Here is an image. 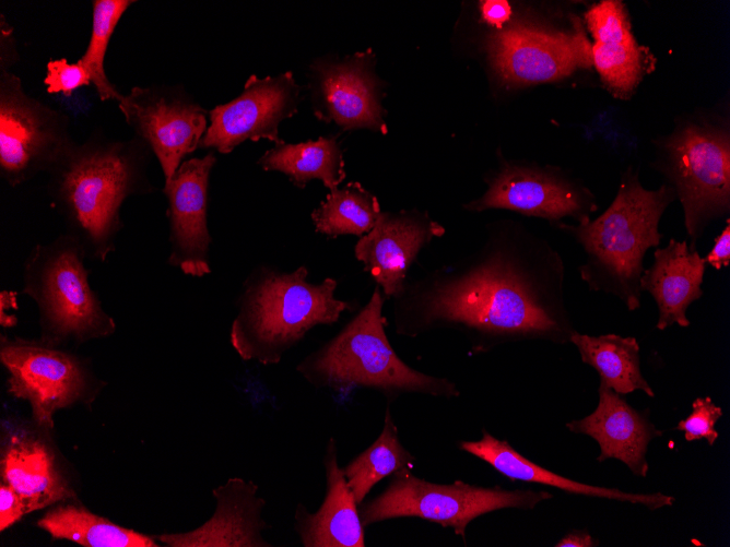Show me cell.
<instances>
[{
  "mask_svg": "<svg viewBox=\"0 0 730 547\" xmlns=\"http://www.w3.org/2000/svg\"><path fill=\"white\" fill-rule=\"evenodd\" d=\"M565 276L546 241L504 224L475 252L408 278L391 298L395 330L417 337L450 329L467 338L470 355L522 341L567 344L576 329Z\"/></svg>",
  "mask_w": 730,
  "mask_h": 547,
  "instance_id": "cell-1",
  "label": "cell"
},
{
  "mask_svg": "<svg viewBox=\"0 0 730 547\" xmlns=\"http://www.w3.org/2000/svg\"><path fill=\"white\" fill-rule=\"evenodd\" d=\"M152 155L134 134L117 140L95 129L82 143L74 141L48 170L51 205L87 259L104 262L116 250L125 200L156 190L148 176Z\"/></svg>",
  "mask_w": 730,
  "mask_h": 547,
  "instance_id": "cell-2",
  "label": "cell"
},
{
  "mask_svg": "<svg viewBox=\"0 0 730 547\" xmlns=\"http://www.w3.org/2000/svg\"><path fill=\"white\" fill-rule=\"evenodd\" d=\"M675 198L670 185L645 189L638 173L628 168L614 200L600 216L582 224L560 225L582 247L586 260L578 272L589 290L619 298L629 311L640 307L644 259L648 249L659 246L663 237L660 218Z\"/></svg>",
  "mask_w": 730,
  "mask_h": 547,
  "instance_id": "cell-3",
  "label": "cell"
},
{
  "mask_svg": "<svg viewBox=\"0 0 730 547\" xmlns=\"http://www.w3.org/2000/svg\"><path fill=\"white\" fill-rule=\"evenodd\" d=\"M307 275L302 265L289 273L258 266L247 276L229 334L242 359L276 365L313 328L332 324L351 310L349 301L334 297L335 280L314 284Z\"/></svg>",
  "mask_w": 730,
  "mask_h": 547,
  "instance_id": "cell-4",
  "label": "cell"
},
{
  "mask_svg": "<svg viewBox=\"0 0 730 547\" xmlns=\"http://www.w3.org/2000/svg\"><path fill=\"white\" fill-rule=\"evenodd\" d=\"M384 302L376 285L365 307L335 336L307 355L296 371L315 388L341 394L372 389L389 403L405 393L459 396L454 381L421 372L397 355L385 331Z\"/></svg>",
  "mask_w": 730,
  "mask_h": 547,
  "instance_id": "cell-5",
  "label": "cell"
},
{
  "mask_svg": "<svg viewBox=\"0 0 730 547\" xmlns=\"http://www.w3.org/2000/svg\"><path fill=\"white\" fill-rule=\"evenodd\" d=\"M85 259L81 243L63 233L48 243L35 245L24 261L22 293L38 307L45 344H82L116 330L90 285Z\"/></svg>",
  "mask_w": 730,
  "mask_h": 547,
  "instance_id": "cell-6",
  "label": "cell"
},
{
  "mask_svg": "<svg viewBox=\"0 0 730 547\" xmlns=\"http://www.w3.org/2000/svg\"><path fill=\"white\" fill-rule=\"evenodd\" d=\"M551 498L544 490L488 488L462 480L431 483L404 467L390 476L381 494L363 501L358 511L364 528L391 519L419 518L451 527L464 538L467 526L480 515L509 508L532 510Z\"/></svg>",
  "mask_w": 730,
  "mask_h": 547,
  "instance_id": "cell-7",
  "label": "cell"
},
{
  "mask_svg": "<svg viewBox=\"0 0 730 547\" xmlns=\"http://www.w3.org/2000/svg\"><path fill=\"white\" fill-rule=\"evenodd\" d=\"M655 166L680 199L688 247L696 250L706 226L729 213V135L711 126L686 124L661 144Z\"/></svg>",
  "mask_w": 730,
  "mask_h": 547,
  "instance_id": "cell-8",
  "label": "cell"
},
{
  "mask_svg": "<svg viewBox=\"0 0 730 547\" xmlns=\"http://www.w3.org/2000/svg\"><path fill=\"white\" fill-rule=\"evenodd\" d=\"M8 392L30 403L34 420L52 428L56 411L91 402L103 388L85 359L39 341L1 335Z\"/></svg>",
  "mask_w": 730,
  "mask_h": 547,
  "instance_id": "cell-9",
  "label": "cell"
},
{
  "mask_svg": "<svg viewBox=\"0 0 730 547\" xmlns=\"http://www.w3.org/2000/svg\"><path fill=\"white\" fill-rule=\"evenodd\" d=\"M70 118L26 94L21 79L0 70V176L19 187L57 163L74 143Z\"/></svg>",
  "mask_w": 730,
  "mask_h": 547,
  "instance_id": "cell-10",
  "label": "cell"
},
{
  "mask_svg": "<svg viewBox=\"0 0 730 547\" xmlns=\"http://www.w3.org/2000/svg\"><path fill=\"white\" fill-rule=\"evenodd\" d=\"M126 123L144 140L168 181L208 129L209 111L181 85L133 86L118 103Z\"/></svg>",
  "mask_w": 730,
  "mask_h": 547,
  "instance_id": "cell-11",
  "label": "cell"
},
{
  "mask_svg": "<svg viewBox=\"0 0 730 547\" xmlns=\"http://www.w3.org/2000/svg\"><path fill=\"white\" fill-rule=\"evenodd\" d=\"M486 182V191L464 209H505L552 223L569 216L578 224L588 222L597 210L592 192L557 168L503 162Z\"/></svg>",
  "mask_w": 730,
  "mask_h": 547,
  "instance_id": "cell-12",
  "label": "cell"
},
{
  "mask_svg": "<svg viewBox=\"0 0 730 547\" xmlns=\"http://www.w3.org/2000/svg\"><path fill=\"white\" fill-rule=\"evenodd\" d=\"M299 100L301 86L291 71L250 75L237 97L209 110L210 123L199 147L228 154L246 140L280 143L279 126L297 111Z\"/></svg>",
  "mask_w": 730,
  "mask_h": 547,
  "instance_id": "cell-13",
  "label": "cell"
},
{
  "mask_svg": "<svg viewBox=\"0 0 730 547\" xmlns=\"http://www.w3.org/2000/svg\"><path fill=\"white\" fill-rule=\"evenodd\" d=\"M372 50L343 60L318 59L309 67L314 114L343 129L368 128L386 133L381 83Z\"/></svg>",
  "mask_w": 730,
  "mask_h": 547,
  "instance_id": "cell-14",
  "label": "cell"
},
{
  "mask_svg": "<svg viewBox=\"0 0 730 547\" xmlns=\"http://www.w3.org/2000/svg\"><path fill=\"white\" fill-rule=\"evenodd\" d=\"M215 163L213 152L186 159L163 187L168 202V263L193 277L211 273L208 207L210 174Z\"/></svg>",
  "mask_w": 730,
  "mask_h": 547,
  "instance_id": "cell-15",
  "label": "cell"
},
{
  "mask_svg": "<svg viewBox=\"0 0 730 547\" xmlns=\"http://www.w3.org/2000/svg\"><path fill=\"white\" fill-rule=\"evenodd\" d=\"M445 233L443 226L417 210L381 212L375 226L355 245L363 263L385 298L395 297L421 249Z\"/></svg>",
  "mask_w": 730,
  "mask_h": 547,
  "instance_id": "cell-16",
  "label": "cell"
},
{
  "mask_svg": "<svg viewBox=\"0 0 730 547\" xmlns=\"http://www.w3.org/2000/svg\"><path fill=\"white\" fill-rule=\"evenodd\" d=\"M487 52L499 76L511 84L552 82L579 67L572 35L515 25L492 33Z\"/></svg>",
  "mask_w": 730,
  "mask_h": 547,
  "instance_id": "cell-17",
  "label": "cell"
},
{
  "mask_svg": "<svg viewBox=\"0 0 730 547\" xmlns=\"http://www.w3.org/2000/svg\"><path fill=\"white\" fill-rule=\"evenodd\" d=\"M257 491L254 481L229 478L213 489L216 508L204 524L190 532L156 538L169 547H270L262 536L269 527L262 519L266 501L257 497Z\"/></svg>",
  "mask_w": 730,
  "mask_h": 547,
  "instance_id": "cell-18",
  "label": "cell"
},
{
  "mask_svg": "<svg viewBox=\"0 0 730 547\" xmlns=\"http://www.w3.org/2000/svg\"><path fill=\"white\" fill-rule=\"evenodd\" d=\"M599 402L596 409L582 419L572 420L566 428L594 439L600 448L597 461L615 459L623 462L639 477H646L649 466L646 460L648 444L661 437L645 412L632 407L622 394L600 381Z\"/></svg>",
  "mask_w": 730,
  "mask_h": 547,
  "instance_id": "cell-19",
  "label": "cell"
},
{
  "mask_svg": "<svg viewBox=\"0 0 730 547\" xmlns=\"http://www.w3.org/2000/svg\"><path fill=\"white\" fill-rule=\"evenodd\" d=\"M326 495L316 512L297 503L294 531L304 547H364L365 535L358 503L338 463V449L330 438L323 456Z\"/></svg>",
  "mask_w": 730,
  "mask_h": 547,
  "instance_id": "cell-20",
  "label": "cell"
},
{
  "mask_svg": "<svg viewBox=\"0 0 730 547\" xmlns=\"http://www.w3.org/2000/svg\"><path fill=\"white\" fill-rule=\"evenodd\" d=\"M707 264L697 250H691L685 240L670 239L664 248H657L654 262L640 277V289L651 295L658 307L656 328L666 330L676 323L690 326L686 311L703 296L702 284Z\"/></svg>",
  "mask_w": 730,
  "mask_h": 547,
  "instance_id": "cell-21",
  "label": "cell"
},
{
  "mask_svg": "<svg viewBox=\"0 0 730 547\" xmlns=\"http://www.w3.org/2000/svg\"><path fill=\"white\" fill-rule=\"evenodd\" d=\"M585 19L594 39L592 64L612 92L626 96L640 80L644 55L632 34L623 3L603 0L592 5Z\"/></svg>",
  "mask_w": 730,
  "mask_h": 547,
  "instance_id": "cell-22",
  "label": "cell"
},
{
  "mask_svg": "<svg viewBox=\"0 0 730 547\" xmlns=\"http://www.w3.org/2000/svg\"><path fill=\"white\" fill-rule=\"evenodd\" d=\"M459 448L486 462L510 480L546 485L573 495L640 504L649 510L670 507L674 502L673 497L662 492H626L616 488L592 486L569 479L533 463L517 452L506 440L497 439L486 430H483L480 440L460 441Z\"/></svg>",
  "mask_w": 730,
  "mask_h": 547,
  "instance_id": "cell-23",
  "label": "cell"
},
{
  "mask_svg": "<svg viewBox=\"0 0 730 547\" xmlns=\"http://www.w3.org/2000/svg\"><path fill=\"white\" fill-rule=\"evenodd\" d=\"M0 465L2 483L21 496L27 513L74 497L51 449L34 436H12L1 450Z\"/></svg>",
  "mask_w": 730,
  "mask_h": 547,
  "instance_id": "cell-24",
  "label": "cell"
},
{
  "mask_svg": "<svg viewBox=\"0 0 730 547\" xmlns=\"http://www.w3.org/2000/svg\"><path fill=\"white\" fill-rule=\"evenodd\" d=\"M569 342L577 347L581 361L592 367L600 381L616 393L625 395L640 390L649 397L655 396L641 373L640 349L635 337L614 333L593 336L576 330Z\"/></svg>",
  "mask_w": 730,
  "mask_h": 547,
  "instance_id": "cell-25",
  "label": "cell"
},
{
  "mask_svg": "<svg viewBox=\"0 0 730 547\" xmlns=\"http://www.w3.org/2000/svg\"><path fill=\"white\" fill-rule=\"evenodd\" d=\"M258 165L263 170L283 173L298 188L319 179L331 191L345 178L343 154L335 136L294 144L281 141L266 151Z\"/></svg>",
  "mask_w": 730,
  "mask_h": 547,
  "instance_id": "cell-26",
  "label": "cell"
},
{
  "mask_svg": "<svg viewBox=\"0 0 730 547\" xmlns=\"http://www.w3.org/2000/svg\"><path fill=\"white\" fill-rule=\"evenodd\" d=\"M37 525L54 538L85 547H158L155 539L119 526L74 503L49 510Z\"/></svg>",
  "mask_w": 730,
  "mask_h": 547,
  "instance_id": "cell-27",
  "label": "cell"
},
{
  "mask_svg": "<svg viewBox=\"0 0 730 547\" xmlns=\"http://www.w3.org/2000/svg\"><path fill=\"white\" fill-rule=\"evenodd\" d=\"M414 456L402 445L389 406L378 438L342 467L348 486L358 506L372 488L393 473L411 467Z\"/></svg>",
  "mask_w": 730,
  "mask_h": 547,
  "instance_id": "cell-28",
  "label": "cell"
},
{
  "mask_svg": "<svg viewBox=\"0 0 730 547\" xmlns=\"http://www.w3.org/2000/svg\"><path fill=\"white\" fill-rule=\"evenodd\" d=\"M377 198L360 182L352 181L328 193L311 213L316 231L335 238L367 234L380 215Z\"/></svg>",
  "mask_w": 730,
  "mask_h": 547,
  "instance_id": "cell-29",
  "label": "cell"
},
{
  "mask_svg": "<svg viewBox=\"0 0 730 547\" xmlns=\"http://www.w3.org/2000/svg\"><path fill=\"white\" fill-rule=\"evenodd\" d=\"M137 1L134 0H93L92 28L89 45L79 59L91 75L101 102L115 100L119 103L123 94L109 81L105 71V56L115 32L126 11Z\"/></svg>",
  "mask_w": 730,
  "mask_h": 547,
  "instance_id": "cell-30",
  "label": "cell"
},
{
  "mask_svg": "<svg viewBox=\"0 0 730 547\" xmlns=\"http://www.w3.org/2000/svg\"><path fill=\"white\" fill-rule=\"evenodd\" d=\"M692 413L686 419L680 420L676 430L684 432L686 441L706 439L711 447L718 438L716 424L723 415L722 408L717 406L709 396L696 397L692 403Z\"/></svg>",
  "mask_w": 730,
  "mask_h": 547,
  "instance_id": "cell-31",
  "label": "cell"
},
{
  "mask_svg": "<svg viewBox=\"0 0 730 547\" xmlns=\"http://www.w3.org/2000/svg\"><path fill=\"white\" fill-rule=\"evenodd\" d=\"M44 84L48 94L70 96L75 90L92 84L86 68L78 60L51 59L46 64Z\"/></svg>",
  "mask_w": 730,
  "mask_h": 547,
  "instance_id": "cell-32",
  "label": "cell"
},
{
  "mask_svg": "<svg viewBox=\"0 0 730 547\" xmlns=\"http://www.w3.org/2000/svg\"><path fill=\"white\" fill-rule=\"evenodd\" d=\"M27 513L21 496L9 485H0V531L9 528Z\"/></svg>",
  "mask_w": 730,
  "mask_h": 547,
  "instance_id": "cell-33",
  "label": "cell"
},
{
  "mask_svg": "<svg viewBox=\"0 0 730 547\" xmlns=\"http://www.w3.org/2000/svg\"><path fill=\"white\" fill-rule=\"evenodd\" d=\"M19 58L14 29L0 14V70L10 71Z\"/></svg>",
  "mask_w": 730,
  "mask_h": 547,
  "instance_id": "cell-34",
  "label": "cell"
},
{
  "mask_svg": "<svg viewBox=\"0 0 730 547\" xmlns=\"http://www.w3.org/2000/svg\"><path fill=\"white\" fill-rule=\"evenodd\" d=\"M706 264L719 271L727 267L730 263V223L727 218V224L721 234L715 238L714 246L706 257H704Z\"/></svg>",
  "mask_w": 730,
  "mask_h": 547,
  "instance_id": "cell-35",
  "label": "cell"
},
{
  "mask_svg": "<svg viewBox=\"0 0 730 547\" xmlns=\"http://www.w3.org/2000/svg\"><path fill=\"white\" fill-rule=\"evenodd\" d=\"M480 9L482 19L488 24L496 25L498 27L508 21L511 14V9L507 1H482Z\"/></svg>",
  "mask_w": 730,
  "mask_h": 547,
  "instance_id": "cell-36",
  "label": "cell"
},
{
  "mask_svg": "<svg viewBox=\"0 0 730 547\" xmlns=\"http://www.w3.org/2000/svg\"><path fill=\"white\" fill-rule=\"evenodd\" d=\"M554 546L556 547H594L598 542L584 530H573L564 535Z\"/></svg>",
  "mask_w": 730,
  "mask_h": 547,
  "instance_id": "cell-37",
  "label": "cell"
}]
</instances>
